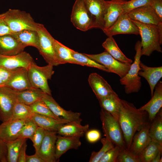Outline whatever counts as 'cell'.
<instances>
[{
    "mask_svg": "<svg viewBox=\"0 0 162 162\" xmlns=\"http://www.w3.org/2000/svg\"><path fill=\"white\" fill-rule=\"evenodd\" d=\"M12 34L4 19L3 14H0V36Z\"/></svg>",
    "mask_w": 162,
    "mask_h": 162,
    "instance_id": "7dc6e473",
    "label": "cell"
},
{
    "mask_svg": "<svg viewBox=\"0 0 162 162\" xmlns=\"http://www.w3.org/2000/svg\"><path fill=\"white\" fill-rule=\"evenodd\" d=\"M28 120L10 119L0 124V138L6 142L18 138L21 129Z\"/></svg>",
    "mask_w": 162,
    "mask_h": 162,
    "instance_id": "2e32d148",
    "label": "cell"
},
{
    "mask_svg": "<svg viewBox=\"0 0 162 162\" xmlns=\"http://www.w3.org/2000/svg\"><path fill=\"white\" fill-rule=\"evenodd\" d=\"M151 100L139 109L146 112L149 121L151 122L154 118L162 106V82L160 81L156 85Z\"/></svg>",
    "mask_w": 162,
    "mask_h": 162,
    "instance_id": "ffe728a7",
    "label": "cell"
},
{
    "mask_svg": "<svg viewBox=\"0 0 162 162\" xmlns=\"http://www.w3.org/2000/svg\"><path fill=\"white\" fill-rule=\"evenodd\" d=\"M4 19L12 33L23 30H37L38 23L31 14L19 9H9L3 13Z\"/></svg>",
    "mask_w": 162,
    "mask_h": 162,
    "instance_id": "277c9868",
    "label": "cell"
},
{
    "mask_svg": "<svg viewBox=\"0 0 162 162\" xmlns=\"http://www.w3.org/2000/svg\"><path fill=\"white\" fill-rule=\"evenodd\" d=\"M80 138L79 137L57 135L55 150V157L57 161L69 150L78 149L81 145Z\"/></svg>",
    "mask_w": 162,
    "mask_h": 162,
    "instance_id": "44dd1931",
    "label": "cell"
},
{
    "mask_svg": "<svg viewBox=\"0 0 162 162\" xmlns=\"http://www.w3.org/2000/svg\"><path fill=\"white\" fill-rule=\"evenodd\" d=\"M33 113L30 106L18 102L14 107L11 119L28 120L32 118Z\"/></svg>",
    "mask_w": 162,
    "mask_h": 162,
    "instance_id": "8d00e7d4",
    "label": "cell"
},
{
    "mask_svg": "<svg viewBox=\"0 0 162 162\" xmlns=\"http://www.w3.org/2000/svg\"><path fill=\"white\" fill-rule=\"evenodd\" d=\"M101 108L109 113L118 121L121 99L114 93L98 99Z\"/></svg>",
    "mask_w": 162,
    "mask_h": 162,
    "instance_id": "4316f807",
    "label": "cell"
},
{
    "mask_svg": "<svg viewBox=\"0 0 162 162\" xmlns=\"http://www.w3.org/2000/svg\"><path fill=\"white\" fill-rule=\"evenodd\" d=\"M37 31L39 38L37 48L48 64L52 66L59 65L56 59L53 46L54 38L44 25L38 23Z\"/></svg>",
    "mask_w": 162,
    "mask_h": 162,
    "instance_id": "52a82bcc",
    "label": "cell"
},
{
    "mask_svg": "<svg viewBox=\"0 0 162 162\" xmlns=\"http://www.w3.org/2000/svg\"><path fill=\"white\" fill-rule=\"evenodd\" d=\"M149 134L152 140L162 146V111L160 109L151 122Z\"/></svg>",
    "mask_w": 162,
    "mask_h": 162,
    "instance_id": "d6a6232c",
    "label": "cell"
},
{
    "mask_svg": "<svg viewBox=\"0 0 162 162\" xmlns=\"http://www.w3.org/2000/svg\"><path fill=\"white\" fill-rule=\"evenodd\" d=\"M132 20L138 27L141 37L142 56H149L155 51L161 53L162 23L156 25Z\"/></svg>",
    "mask_w": 162,
    "mask_h": 162,
    "instance_id": "7a4b0ae2",
    "label": "cell"
},
{
    "mask_svg": "<svg viewBox=\"0 0 162 162\" xmlns=\"http://www.w3.org/2000/svg\"><path fill=\"white\" fill-rule=\"evenodd\" d=\"M85 6L92 17L95 28L101 29L104 27V19L107 8L105 0H83Z\"/></svg>",
    "mask_w": 162,
    "mask_h": 162,
    "instance_id": "9a60e30c",
    "label": "cell"
},
{
    "mask_svg": "<svg viewBox=\"0 0 162 162\" xmlns=\"http://www.w3.org/2000/svg\"><path fill=\"white\" fill-rule=\"evenodd\" d=\"M33 113L50 117L56 119H61L52 112L42 100H38L30 106Z\"/></svg>",
    "mask_w": 162,
    "mask_h": 162,
    "instance_id": "74e56055",
    "label": "cell"
},
{
    "mask_svg": "<svg viewBox=\"0 0 162 162\" xmlns=\"http://www.w3.org/2000/svg\"><path fill=\"white\" fill-rule=\"evenodd\" d=\"M7 154L6 142L0 138V162H7Z\"/></svg>",
    "mask_w": 162,
    "mask_h": 162,
    "instance_id": "681fc988",
    "label": "cell"
},
{
    "mask_svg": "<svg viewBox=\"0 0 162 162\" xmlns=\"http://www.w3.org/2000/svg\"><path fill=\"white\" fill-rule=\"evenodd\" d=\"M54 53L57 61L59 65L65 63H71L80 65L73 57L70 49L65 46L55 39L53 43Z\"/></svg>",
    "mask_w": 162,
    "mask_h": 162,
    "instance_id": "83f0119b",
    "label": "cell"
},
{
    "mask_svg": "<svg viewBox=\"0 0 162 162\" xmlns=\"http://www.w3.org/2000/svg\"><path fill=\"white\" fill-rule=\"evenodd\" d=\"M148 114L132 103L121 99L118 122L127 149L129 150L135 134L150 122Z\"/></svg>",
    "mask_w": 162,
    "mask_h": 162,
    "instance_id": "6da1fadb",
    "label": "cell"
},
{
    "mask_svg": "<svg viewBox=\"0 0 162 162\" xmlns=\"http://www.w3.org/2000/svg\"><path fill=\"white\" fill-rule=\"evenodd\" d=\"M152 0H130L126 1L123 4L122 14H128L135 8L150 5Z\"/></svg>",
    "mask_w": 162,
    "mask_h": 162,
    "instance_id": "60d3db41",
    "label": "cell"
},
{
    "mask_svg": "<svg viewBox=\"0 0 162 162\" xmlns=\"http://www.w3.org/2000/svg\"><path fill=\"white\" fill-rule=\"evenodd\" d=\"M149 5L162 22V0H152Z\"/></svg>",
    "mask_w": 162,
    "mask_h": 162,
    "instance_id": "bcb514c9",
    "label": "cell"
},
{
    "mask_svg": "<svg viewBox=\"0 0 162 162\" xmlns=\"http://www.w3.org/2000/svg\"><path fill=\"white\" fill-rule=\"evenodd\" d=\"M34 62L31 55L24 51L13 55L0 54V67L9 70H13L20 68L28 70Z\"/></svg>",
    "mask_w": 162,
    "mask_h": 162,
    "instance_id": "8fae6325",
    "label": "cell"
},
{
    "mask_svg": "<svg viewBox=\"0 0 162 162\" xmlns=\"http://www.w3.org/2000/svg\"><path fill=\"white\" fill-rule=\"evenodd\" d=\"M160 151H162V146L152 140L137 156L140 162H151Z\"/></svg>",
    "mask_w": 162,
    "mask_h": 162,
    "instance_id": "836d02e7",
    "label": "cell"
},
{
    "mask_svg": "<svg viewBox=\"0 0 162 162\" xmlns=\"http://www.w3.org/2000/svg\"><path fill=\"white\" fill-rule=\"evenodd\" d=\"M38 127L45 130L57 132L63 124L70 122L64 119H56L47 116L34 113L31 118Z\"/></svg>",
    "mask_w": 162,
    "mask_h": 162,
    "instance_id": "484cf974",
    "label": "cell"
},
{
    "mask_svg": "<svg viewBox=\"0 0 162 162\" xmlns=\"http://www.w3.org/2000/svg\"><path fill=\"white\" fill-rule=\"evenodd\" d=\"M5 86L16 92L33 88L29 79L28 70L24 68L15 70Z\"/></svg>",
    "mask_w": 162,
    "mask_h": 162,
    "instance_id": "ac0fdd59",
    "label": "cell"
},
{
    "mask_svg": "<svg viewBox=\"0 0 162 162\" xmlns=\"http://www.w3.org/2000/svg\"><path fill=\"white\" fill-rule=\"evenodd\" d=\"M25 48L11 34L0 36V54L16 55L24 51Z\"/></svg>",
    "mask_w": 162,
    "mask_h": 162,
    "instance_id": "cb8c5ba5",
    "label": "cell"
},
{
    "mask_svg": "<svg viewBox=\"0 0 162 162\" xmlns=\"http://www.w3.org/2000/svg\"><path fill=\"white\" fill-rule=\"evenodd\" d=\"M56 131L45 130V135L39 150L35 152L45 162L57 161L55 157Z\"/></svg>",
    "mask_w": 162,
    "mask_h": 162,
    "instance_id": "5bb4252c",
    "label": "cell"
},
{
    "mask_svg": "<svg viewBox=\"0 0 162 162\" xmlns=\"http://www.w3.org/2000/svg\"><path fill=\"white\" fill-rule=\"evenodd\" d=\"M11 35L26 47L31 46L37 49L38 47L39 38L37 30H23Z\"/></svg>",
    "mask_w": 162,
    "mask_h": 162,
    "instance_id": "4dcf8cb0",
    "label": "cell"
},
{
    "mask_svg": "<svg viewBox=\"0 0 162 162\" xmlns=\"http://www.w3.org/2000/svg\"><path fill=\"white\" fill-rule=\"evenodd\" d=\"M5 86L4 84L0 78V87Z\"/></svg>",
    "mask_w": 162,
    "mask_h": 162,
    "instance_id": "db71d44e",
    "label": "cell"
},
{
    "mask_svg": "<svg viewBox=\"0 0 162 162\" xmlns=\"http://www.w3.org/2000/svg\"><path fill=\"white\" fill-rule=\"evenodd\" d=\"M102 46L106 51L118 61L128 64L132 63V60L127 58L121 51L112 36L108 37Z\"/></svg>",
    "mask_w": 162,
    "mask_h": 162,
    "instance_id": "f546056e",
    "label": "cell"
},
{
    "mask_svg": "<svg viewBox=\"0 0 162 162\" xmlns=\"http://www.w3.org/2000/svg\"><path fill=\"white\" fill-rule=\"evenodd\" d=\"M38 126L32 119L28 120L20 130L18 138L31 139Z\"/></svg>",
    "mask_w": 162,
    "mask_h": 162,
    "instance_id": "ab89813d",
    "label": "cell"
},
{
    "mask_svg": "<svg viewBox=\"0 0 162 162\" xmlns=\"http://www.w3.org/2000/svg\"><path fill=\"white\" fill-rule=\"evenodd\" d=\"M72 55L75 59L81 65L97 68L103 71L110 72L109 70L103 65L92 59L84 53H81L70 49Z\"/></svg>",
    "mask_w": 162,
    "mask_h": 162,
    "instance_id": "d590c367",
    "label": "cell"
},
{
    "mask_svg": "<svg viewBox=\"0 0 162 162\" xmlns=\"http://www.w3.org/2000/svg\"><path fill=\"white\" fill-rule=\"evenodd\" d=\"M26 162H45L37 153L32 155H27L26 157Z\"/></svg>",
    "mask_w": 162,
    "mask_h": 162,
    "instance_id": "816d5d0a",
    "label": "cell"
},
{
    "mask_svg": "<svg viewBox=\"0 0 162 162\" xmlns=\"http://www.w3.org/2000/svg\"><path fill=\"white\" fill-rule=\"evenodd\" d=\"M127 14L131 20L141 23L156 25L162 23L149 5L134 9Z\"/></svg>",
    "mask_w": 162,
    "mask_h": 162,
    "instance_id": "e0dca14e",
    "label": "cell"
},
{
    "mask_svg": "<svg viewBox=\"0 0 162 162\" xmlns=\"http://www.w3.org/2000/svg\"><path fill=\"white\" fill-rule=\"evenodd\" d=\"M84 54L92 59L104 66L110 72L117 74L120 78L127 74L131 64L118 61L105 50L98 54Z\"/></svg>",
    "mask_w": 162,
    "mask_h": 162,
    "instance_id": "9c48e42d",
    "label": "cell"
},
{
    "mask_svg": "<svg viewBox=\"0 0 162 162\" xmlns=\"http://www.w3.org/2000/svg\"><path fill=\"white\" fill-rule=\"evenodd\" d=\"M120 149L119 147L115 146L104 154L99 162H116Z\"/></svg>",
    "mask_w": 162,
    "mask_h": 162,
    "instance_id": "ee69618b",
    "label": "cell"
},
{
    "mask_svg": "<svg viewBox=\"0 0 162 162\" xmlns=\"http://www.w3.org/2000/svg\"><path fill=\"white\" fill-rule=\"evenodd\" d=\"M149 122L134 135L129 150L137 155L150 142L152 139L149 134Z\"/></svg>",
    "mask_w": 162,
    "mask_h": 162,
    "instance_id": "603a6c76",
    "label": "cell"
},
{
    "mask_svg": "<svg viewBox=\"0 0 162 162\" xmlns=\"http://www.w3.org/2000/svg\"><path fill=\"white\" fill-rule=\"evenodd\" d=\"M126 0L107 1V8L105 15L103 31L107 29L116 21L123 12V4Z\"/></svg>",
    "mask_w": 162,
    "mask_h": 162,
    "instance_id": "7402d4cb",
    "label": "cell"
},
{
    "mask_svg": "<svg viewBox=\"0 0 162 162\" xmlns=\"http://www.w3.org/2000/svg\"><path fill=\"white\" fill-rule=\"evenodd\" d=\"M44 93L40 89L34 88L17 92V101L19 102L30 106L41 99Z\"/></svg>",
    "mask_w": 162,
    "mask_h": 162,
    "instance_id": "1f68e13d",
    "label": "cell"
},
{
    "mask_svg": "<svg viewBox=\"0 0 162 162\" xmlns=\"http://www.w3.org/2000/svg\"><path fill=\"white\" fill-rule=\"evenodd\" d=\"M140 66L139 75L144 78L148 82L150 87L152 97L156 85L162 77V67H148L141 61Z\"/></svg>",
    "mask_w": 162,
    "mask_h": 162,
    "instance_id": "d4e9b609",
    "label": "cell"
},
{
    "mask_svg": "<svg viewBox=\"0 0 162 162\" xmlns=\"http://www.w3.org/2000/svg\"><path fill=\"white\" fill-rule=\"evenodd\" d=\"M101 136L100 132L97 129H92L86 132V140L88 142L91 143L97 142L100 139Z\"/></svg>",
    "mask_w": 162,
    "mask_h": 162,
    "instance_id": "f6af8a7d",
    "label": "cell"
},
{
    "mask_svg": "<svg viewBox=\"0 0 162 162\" xmlns=\"http://www.w3.org/2000/svg\"><path fill=\"white\" fill-rule=\"evenodd\" d=\"M116 162H140L136 155L127 148L120 149Z\"/></svg>",
    "mask_w": 162,
    "mask_h": 162,
    "instance_id": "b9f144b4",
    "label": "cell"
},
{
    "mask_svg": "<svg viewBox=\"0 0 162 162\" xmlns=\"http://www.w3.org/2000/svg\"><path fill=\"white\" fill-rule=\"evenodd\" d=\"M26 141L24 142L21 148L19 154L18 162H26V151L27 146Z\"/></svg>",
    "mask_w": 162,
    "mask_h": 162,
    "instance_id": "f907efd6",
    "label": "cell"
},
{
    "mask_svg": "<svg viewBox=\"0 0 162 162\" xmlns=\"http://www.w3.org/2000/svg\"><path fill=\"white\" fill-rule=\"evenodd\" d=\"M54 72L53 66L48 64L40 67L34 62L28 70V77L32 87L39 88L44 93L51 95L48 80L51 79Z\"/></svg>",
    "mask_w": 162,
    "mask_h": 162,
    "instance_id": "8992f818",
    "label": "cell"
},
{
    "mask_svg": "<svg viewBox=\"0 0 162 162\" xmlns=\"http://www.w3.org/2000/svg\"><path fill=\"white\" fill-rule=\"evenodd\" d=\"M141 48V41H138L135 46L136 53L134 61L127 74L120 79L121 84L124 86L125 92L128 94L138 92L142 86L141 77L139 75Z\"/></svg>",
    "mask_w": 162,
    "mask_h": 162,
    "instance_id": "3957f363",
    "label": "cell"
},
{
    "mask_svg": "<svg viewBox=\"0 0 162 162\" xmlns=\"http://www.w3.org/2000/svg\"><path fill=\"white\" fill-rule=\"evenodd\" d=\"M14 70H9L0 67V78L5 86L10 79Z\"/></svg>",
    "mask_w": 162,
    "mask_h": 162,
    "instance_id": "c3c4849f",
    "label": "cell"
},
{
    "mask_svg": "<svg viewBox=\"0 0 162 162\" xmlns=\"http://www.w3.org/2000/svg\"><path fill=\"white\" fill-rule=\"evenodd\" d=\"M162 151H160L157 154L151 161V162H162Z\"/></svg>",
    "mask_w": 162,
    "mask_h": 162,
    "instance_id": "f5cc1de1",
    "label": "cell"
},
{
    "mask_svg": "<svg viewBox=\"0 0 162 162\" xmlns=\"http://www.w3.org/2000/svg\"><path fill=\"white\" fill-rule=\"evenodd\" d=\"M88 81L98 99L106 97L115 92L107 82L96 73L90 74Z\"/></svg>",
    "mask_w": 162,
    "mask_h": 162,
    "instance_id": "d6986e66",
    "label": "cell"
},
{
    "mask_svg": "<svg viewBox=\"0 0 162 162\" xmlns=\"http://www.w3.org/2000/svg\"><path fill=\"white\" fill-rule=\"evenodd\" d=\"M101 142L103 145L102 148L98 152L93 151L92 152L89 160V162H99L104 154L108 151L115 146L106 137L102 139Z\"/></svg>",
    "mask_w": 162,
    "mask_h": 162,
    "instance_id": "f35d334b",
    "label": "cell"
},
{
    "mask_svg": "<svg viewBox=\"0 0 162 162\" xmlns=\"http://www.w3.org/2000/svg\"><path fill=\"white\" fill-rule=\"evenodd\" d=\"M16 92L5 86L0 87V121L2 122L12 118L18 102Z\"/></svg>",
    "mask_w": 162,
    "mask_h": 162,
    "instance_id": "30bf717a",
    "label": "cell"
},
{
    "mask_svg": "<svg viewBox=\"0 0 162 162\" xmlns=\"http://www.w3.org/2000/svg\"><path fill=\"white\" fill-rule=\"evenodd\" d=\"M56 116L64 119L70 122L81 124L82 119L81 113L66 110L56 101L51 95L44 93L41 99Z\"/></svg>",
    "mask_w": 162,
    "mask_h": 162,
    "instance_id": "4fadbf2b",
    "label": "cell"
},
{
    "mask_svg": "<svg viewBox=\"0 0 162 162\" xmlns=\"http://www.w3.org/2000/svg\"><path fill=\"white\" fill-rule=\"evenodd\" d=\"M89 125L69 122L63 124L59 128L57 134L63 136L82 137L88 130Z\"/></svg>",
    "mask_w": 162,
    "mask_h": 162,
    "instance_id": "f1b7e54d",
    "label": "cell"
},
{
    "mask_svg": "<svg viewBox=\"0 0 162 162\" xmlns=\"http://www.w3.org/2000/svg\"><path fill=\"white\" fill-rule=\"evenodd\" d=\"M100 115L103 130L106 137L120 149L127 148L118 121L102 108Z\"/></svg>",
    "mask_w": 162,
    "mask_h": 162,
    "instance_id": "5b68a950",
    "label": "cell"
},
{
    "mask_svg": "<svg viewBox=\"0 0 162 162\" xmlns=\"http://www.w3.org/2000/svg\"><path fill=\"white\" fill-rule=\"evenodd\" d=\"M27 139L18 138L6 142L7 148V162H18L19 154L22 146Z\"/></svg>",
    "mask_w": 162,
    "mask_h": 162,
    "instance_id": "e575fe53",
    "label": "cell"
},
{
    "mask_svg": "<svg viewBox=\"0 0 162 162\" xmlns=\"http://www.w3.org/2000/svg\"><path fill=\"white\" fill-rule=\"evenodd\" d=\"M45 135V130L43 128L38 127L34 135L30 139L33 143L35 152L39 150Z\"/></svg>",
    "mask_w": 162,
    "mask_h": 162,
    "instance_id": "7bdbcfd3",
    "label": "cell"
},
{
    "mask_svg": "<svg viewBox=\"0 0 162 162\" xmlns=\"http://www.w3.org/2000/svg\"><path fill=\"white\" fill-rule=\"evenodd\" d=\"M103 31L108 37L120 34H139L138 27L127 14H121L111 26Z\"/></svg>",
    "mask_w": 162,
    "mask_h": 162,
    "instance_id": "7c38bea8",
    "label": "cell"
},
{
    "mask_svg": "<svg viewBox=\"0 0 162 162\" xmlns=\"http://www.w3.org/2000/svg\"><path fill=\"white\" fill-rule=\"evenodd\" d=\"M70 20L76 28L83 32L95 28L94 20L83 0H76L73 6Z\"/></svg>",
    "mask_w": 162,
    "mask_h": 162,
    "instance_id": "ba28073f",
    "label": "cell"
}]
</instances>
